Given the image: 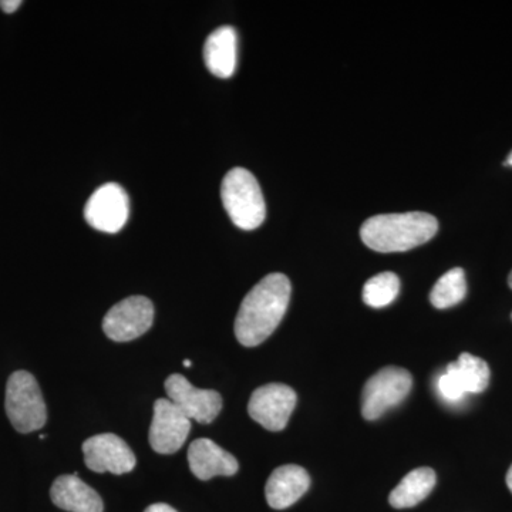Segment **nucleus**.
<instances>
[{
    "label": "nucleus",
    "mask_w": 512,
    "mask_h": 512,
    "mask_svg": "<svg viewBox=\"0 0 512 512\" xmlns=\"http://www.w3.org/2000/svg\"><path fill=\"white\" fill-rule=\"evenodd\" d=\"M292 286L288 276H265L245 296L235 319V336L245 348L265 342L284 319L291 301Z\"/></svg>",
    "instance_id": "obj_1"
},
{
    "label": "nucleus",
    "mask_w": 512,
    "mask_h": 512,
    "mask_svg": "<svg viewBox=\"0 0 512 512\" xmlns=\"http://www.w3.org/2000/svg\"><path fill=\"white\" fill-rule=\"evenodd\" d=\"M439 231V221L427 212L382 214L369 218L360 228L366 247L382 254L406 252L426 244Z\"/></svg>",
    "instance_id": "obj_2"
},
{
    "label": "nucleus",
    "mask_w": 512,
    "mask_h": 512,
    "mask_svg": "<svg viewBox=\"0 0 512 512\" xmlns=\"http://www.w3.org/2000/svg\"><path fill=\"white\" fill-rule=\"evenodd\" d=\"M221 198L231 221L244 231H254L264 224L266 205L261 187L245 168H232L221 185Z\"/></svg>",
    "instance_id": "obj_3"
},
{
    "label": "nucleus",
    "mask_w": 512,
    "mask_h": 512,
    "mask_svg": "<svg viewBox=\"0 0 512 512\" xmlns=\"http://www.w3.org/2000/svg\"><path fill=\"white\" fill-rule=\"evenodd\" d=\"M5 407L10 423L19 433H32L46 424L47 410L42 390L35 377L25 370L9 377Z\"/></svg>",
    "instance_id": "obj_4"
},
{
    "label": "nucleus",
    "mask_w": 512,
    "mask_h": 512,
    "mask_svg": "<svg viewBox=\"0 0 512 512\" xmlns=\"http://www.w3.org/2000/svg\"><path fill=\"white\" fill-rule=\"evenodd\" d=\"M413 387V377L406 369L384 367L367 380L362 396V414L366 420H377L399 406Z\"/></svg>",
    "instance_id": "obj_5"
},
{
    "label": "nucleus",
    "mask_w": 512,
    "mask_h": 512,
    "mask_svg": "<svg viewBox=\"0 0 512 512\" xmlns=\"http://www.w3.org/2000/svg\"><path fill=\"white\" fill-rule=\"evenodd\" d=\"M153 320V302L146 296H130L107 312L103 330L114 342H130L150 330Z\"/></svg>",
    "instance_id": "obj_6"
},
{
    "label": "nucleus",
    "mask_w": 512,
    "mask_h": 512,
    "mask_svg": "<svg viewBox=\"0 0 512 512\" xmlns=\"http://www.w3.org/2000/svg\"><path fill=\"white\" fill-rule=\"evenodd\" d=\"M296 397L292 387L281 383H269L252 393L248 413L256 423L269 431H281L288 426L295 410Z\"/></svg>",
    "instance_id": "obj_7"
},
{
    "label": "nucleus",
    "mask_w": 512,
    "mask_h": 512,
    "mask_svg": "<svg viewBox=\"0 0 512 512\" xmlns=\"http://www.w3.org/2000/svg\"><path fill=\"white\" fill-rule=\"evenodd\" d=\"M130 214L127 192L119 184H104L93 192L84 207V218L90 227L107 234H117Z\"/></svg>",
    "instance_id": "obj_8"
},
{
    "label": "nucleus",
    "mask_w": 512,
    "mask_h": 512,
    "mask_svg": "<svg viewBox=\"0 0 512 512\" xmlns=\"http://www.w3.org/2000/svg\"><path fill=\"white\" fill-rule=\"evenodd\" d=\"M165 392L188 417L200 424H210L222 409V397L214 390H202L192 386L183 375H171L165 380Z\"/></svg>",
    "instance_id": "obj_9"
},
{
    "label": "nucleus",
    "mask_w": 512,
    "mask_h": 512,
    "mask_svg": "<svg viewBox=\"0 0 512 512\" xmlns=\"http://www.w3.org/2000/svg\"><path fill=\"white\" fill-rule=\"evenodd\" d=\"M191 431V420L171 400L158 399L154 403L148 440L158 454H174L184 446Z\"/></svg>",
    "instance_id": "obj_10"
},
{
    "label": "nucleus",
    "mask_w": 512,
    "mask_h": 512,
    "mask_svg": "<svg viewBox=\"0 0 512 512\" xmlns=\"http://www.w3.org/2000/svg\"><path fill=\"white\" fill-rule=\"evenodd\" d=\"M84 463L94 473L126 474L134 470L137 460L131 448L116 434L90 437L83 443Z\"/></svg>",
    "instance_id": "obj_11"
},
{
    "label": "nucleus",
    "mask_w": 512,
    "mask_h": 512,
    "mask_svg": "<svg viewBox=\"0 0 512 512\" xmlns=\"http://www.w3.org/2000/svg\"><path fill=\"white\" fill-rule=\"evenodd\" d=\"M188 464L191 473L202 481L218 476L231 477L239 470L237 458L210 439L192 441L188 448Z\"/></svg>",
    "instance_id": "obj_12"
},
{
    "label": "nucleus",
    "mask_w": 512,
    "mask_h": 512,
    "mask_svg": "<svg viewBox=\"0 0 512 512\" xmlns=\"http://www.w3.org/2000/svg\"><path fill=\"white\" fill-rule=\"evenodd\" d=\"M309 487L311 477L308 471L295 464H288L276 468L269 477L265 487L266 501L274 510H285L301 500Z\"/></svg>",
    "instance_id": "obj_13"
},
{
    "label": "nucleus",
    "mask_w": 512,
    "mask_h": 512,
    "mask_svg": "<svg viewBox=\"0 0 512 512\" xmlns=\"http://www.w3.org/2000/svg\"><path fill=\"white\" fill-rule=\"evenodd\" d=\"M53 504L69 512H103V500L77 473L56 478L50 490Z\"/></svg>",
    "instance_id": "obj_14"
},
{
    "label": "nucleus",
    "mask_w": 512,
    "mask_h": 512,
    "mask_svg": "<svg viewBox=\"0 0 512 512\" xmlns=\"http://www.w3.org/2000/svg\"><path fill=\"white\" fill-rule=\"evenodd\" d=\"M237 30L222 26L208 36L204 45V62L207 69L220 79H228L237 70Z\"/></svg>",
    "instance_id": "obj_15"
},
{
    "label": "nucleus",
    "mask_w": 512,
    "mask_h": 512,
    "mask_svg": "<svg viewBox=\"0 0 512 512\" xmlns=\"http://www.w3.org/2000/svg\"><path fill=\"white\" fill-rule=\"evenodd\" d=\"M436 485V473L429 467L416 468L410 471L392 491L389 503L397 510L416 507L429 497Z\"/></svg>",
    "instance_id": "obj_16"
},
{
    "label": "nucleus",
    "mask_w": 512,
    "mask_h": 512,
    "mask_svg": "<svg viewBox=\"0 0 512 512\" xmlns=\"http://www.w3.org/2000/svg\"><path fill=\"white\" fill-rule=\"evenodd\" d=\"M446 370L456 377L466 394L483 393L490 384V367L483 359L470 353H461L456 362L450 363Z\"/></svg>",
    "instance_id": "obj_17"
},
{
    "label": "nucleus",
    "mask_w": 512,
    "mask_h": 512,
    "mask_svg": "<svg viewBox=\"0 0 512 512\" xmlns=\"http://www.w3.org/2000/svg\"><path fill=\"white\" fill-rule=\"evenodd\" d=\"M467 295L466 274L463 269L453 268L441 276L430 293V302L434 308L448 309L458 305Z\"/></svg>",
    "instance_id": "obj_18"
},
{
    "label": "nucleus",
    "mask_w": 512,
    "mask_h": 512,
    "mask_svg": "<svg viewBox=\"0 0 512 512\" xmlns=\"http://www.w3.org/2000/svg\"><path fill=\"white\" fill-rule=\"evenodd\" d=\"M400 279L393 272H382L373 276L363 286V301L370 308H384L399 296Z\"/></svg>",
    "instance_id": "obj_19"
},
{
    "label": "nucleus",
    "mask_w": 512,
    "mask_h": 512,
    "mask_svg": "<svg viewBox=\"0 0 512 512\" xmlns=\"http://www.w3.org/2000/svg\"><path fill=\"white\" fill-rule=\"evenodd\" d=\"M439 390L441 396L448 400V402H458V400L467 396L464 390L461 389L460 384H458L456 377L448 373L447 370L440 376Z\"/></svg>",
    "instance_id": "obj_20"
},
{
    "label": "nucleus",
    "mask_w": 512,
    "mask_h": 512,
    "mask_svg": "<svg viewBox=\"0 0 512 512\" xmlns=\"http://www.w3.org/2000/svg\"><path fill=\"white\" fill-rule=\"evenodd\" d=\"M23 5L22 0H0V9L5 13H15Z\"/></svg>",
    "instance_id": "obj_21"
},
{
    "label": "nucleus",
    "mask_w": 512,
    "mask_h": 512,
    "mask_svg": "<svg viewBox=\"0 0 512 512\" xmlns=\"http://www.w3.org/2000/svg\"><path fill=\"white\" fill-rule=\"evenodd\" d=\"M144 512H178V511H175L174 508L171 507V505L158 503V504L150 505V507H148L147 510Z\"/></svg>",
    "instance_id": "obj_22"
},
{
    "label": "nucleus",
    "mask_w": 512,
    "mask_h": 512,
    "mask_svg": "<svg viewBox=\"0 0 512 512\" xmlns=\"http://www.w3.org/2000/svg\"><path fill=\"white\" fill-rule=\"evenodd\" d=\"M507 485H508V488H510V491L512 493V466L510 467V470H508V473H507Z\"/></svg>",
    "instance_id": "obj_23"
},
{
    "label": "nucleus",
    "mask_w": 512,
    "mask_h": 512,
    "mask_svg": "<svg viewBox=\"0 0 512 512\" xmlns=\"http://www.w3.org/2000/svg\"><path fill=\"white\" fill-rule=\"evenodd\" d=\"M505 165H510V167H512V151L510 153V156H508L507 160H505Z\"/></svg>",
    "instance_id": "obj_24"
},
{
    "label": "nucleus",
    "mask_w": 512,
    "mask_h": 512,
    "mask_svg": "<svg viewBox=\"0 0 512 512\" xmlns=\"http://www.w3.org/2000/svg\"><path fill=\"white\" fill-rule=\"evenodd\" d=\"M184 366H185V367H191V366H192V362H191V360L185 359V360H184Z\"/></svg>",
    "instance_id": "obj_25"
},
{
    "label": "nucleus",
    "mask_w": 512,
    "mask_h": 512,
    "mask_svg": "<svg viewBox=\"0 0 512 512\" xmlns=\"http://www.w3.org/2000/svg\"><path fill=\"white\" fill-rule=\"evenodd\" d=\"M508 285H510V288L512 289V271L510 276H508Z\"/></svg>",
    "instance_id": "obj_26"
}]
</instances>
